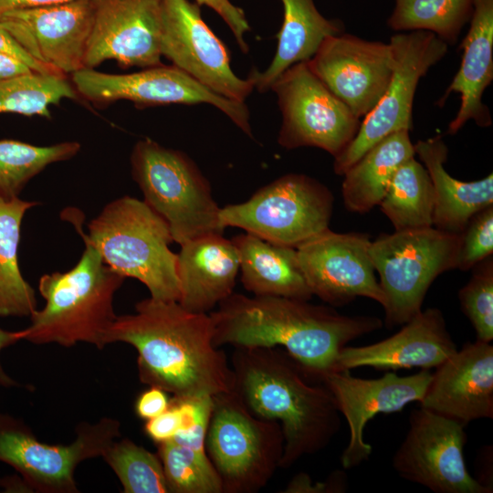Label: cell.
<instances>
[{
  "label": "cell",
  "mask_w": 493,
  "mask_h": 493,
  "mask_svg": "<svg viewBox=\"0 0 493 493\" xmlns=\"http://www.w3.org/2000/svg\"><path fill=\"white\" fill-rule=\"evenodd\" d=\"M21 341L20 330L11 331L0 328V358L4 349L16 344ZM20 383L12 378L4 369L0 360V387L14 388L19 387Z\"/></svg>",
  "instance_id": "obj_43"
},
{
  "label": "cell",
  "mask_w": 493,
  "mask_h": 493,
  "mask_svg": "<svg viewBox=\"0 0 493 493\" xmlns=\"http://www.w3.org/2000/svg\"><path fill=\"white\" fill-rule=\"evenodd\" d=\"M460 234L435 226L382 234L370 256L385 297L384 322L404 325L422 310L428 288L442 273L456 268Z\"/></svg>",
  "instance_id": "obj_8"
},
{
  "label": "cell",
  "mask_w": 493,
  "mask_h": 493,
  "mask_svg": "<svg viewBox=\"0 0 493 493\" xmlns=\"http://www.w3.org/2000/svg\"><path fill=\"white\" fill-rule=\"evenodd\" d=\"M212 408L213 396L199 397L192 423L171 440L157 444L169 493H223L205 449Z\"/></svg>",
  "instance_id": "obj_26"
},
{
  "label": "cell",
  "mask_w": 493,
  "mask_h": 493,
  "mask_svg": "<svg viewBox=\"0 0 493 493\" xmlns=\"http://www.w3.org/2000/svg\"><path fill=\"white\" fill-rule=\"evenodd\" d=\"M103 460L118 477L124 493H169L161 459L129 438L115 440Z\"/></svg>",
  "instance_id": "obj_35"
},
{
  "label": "cell",
  "mask_w": 493,
  "mask_h": 493,
  "mask_svg": "<svg viewBox=\"0 0 493 493\" xmlns=\"http://www.w3.org/2000/svg\"><path fill=\"white\" fill-rule=\"evenodd\" d=\"M162 56L213 92L245 102L252 80L237 77L225 44L206 25L200 5L189 0H163Z\"/></svg>",
  "instance_id": "obj_15"
},
{
  "label": "cell",
  "mask_w": 493,
  "mask_h": 493,
  "mask_svg": "<svg viewBox=\"0 0 493 493\" xmlns=\"http://www.w3.org/2000/svg\"><path fill=\"white\" fill-rule=\"evenodd\" d=\"M79 96L96 104L130 100L136 107L207 103L223 111L246 134L252 136L245 102L226 99L173 66H154L129 74H109L84 68L74 72Z\"/></svg>",
  "instance_id": "obj_14"
},
{
  "label": "cell",
  "mask_w": 493,
  "mask_h": 493,
  "mask_svg": "<svg viewBox=\"0 0 493 493\" xmlns=\"http://www.w3.org/2000/svg\"><path fill=\"white\" fill-rule=\"evenodd\" d=\"M456 268L467 271L493 253V205L475 214L460 233Z\"/></svg>",
  "instance_id": "obj_37"
},
{
  "label": "cell",
  "mask_w": 493,
  "mask_h": 493,
  "mask_svg": "<svg viewBox=\"0 0 493 493\" xmlns=\"http://www.w3.org/2000/svg\"><path fill=\"white\" fill-rule=\"evenodd\" d=\"M121 435V423L105 416L78 424L72 443L49 445L38 440L22 419L0 412V461L11 466L33 492L78 493L74 476L79 464L102 456Z\"/></svg>",
  "instance_id": "obj_10"
},
{
  "label": "cell",
  "mask_w": 493,
  "mask_h": 493,
  "mask_svg": "<svg viewBox=\"0 0 493 493\" xmlns=\"http://www.w3.org/2000/svg\"><path fill=\"white\" fill-rule=\"evenodd\" d=\"M330 190L303 173H287L259 188L245 202L220 208L219 220L269 243L297 248L329 228Z\"/></svg>",
  "instance_id": "obj_9"
},
{
  "label": "cell",
  "mask_w": 493,
  "mask_h": 493,
  "mask_svg": "<svg viewBox=\"0 0 493 493\" xmlns=\"http://www.w3.org/2000/svg\"><path fill=\"white\" fill-rule=\"evenodd\" d=\"M379 206L394 231L433 226L434 188L427 170L415 156L396 170Z\"/></svg>",
  "instance_id": "obj_31"
},
{
  "label": "cell",
  "mask_w": 493,
  "mask_h": 493,
  "mask_svg": "<svg viewBox=\"0 0 493 493\" xmlns=\"http://www.w3.org/2000/svg\"><path fill=\"white\" fill-rule=\"evenodd\" d=\"M460 48L463 51L460 67L436 102L442 107L451 93L460 96L459 109L447 129L451 135L469 121L481 128L492 124L483 94L493 79V0H474L469 28Z\"/></svg>",
  "instance_id": "obj_23"
},
{
  "label": "cell",
  "mask_w": 493,
  "mask_h": 493,
  "mask_svg": "<svg viewBox=\"0 0 493 493\" xmlns=\"http://www.w3.org/2000/svg\"><path fill=\"white\" fill-rule=\"evenodd\" d=\"M195 3L206 5L218 14L230 28L239 48L242 52L247 53L248 46L244 35L250 30V26L242 8L235 5L230 0H195Z\"/></svg>",
  "instance_id": "obj_39"
},
{
  "label": "cell",
  "mask_w": 493,
  "mask_h": 493,
  "mask_svg": "<svg viewBox=\"0 0 493 493\" xmlns=\"http://www.w3.org/2000/svg\"><path fill=\"white\" fill-rule=\"evenodd\" d=\"M469 281L458 291L461 309L470 320L477 340H493V259L476 265Z\"/></svg>",
  "instance_id": "obj_36"
},
{
  "label": "cell",
  "mask_w": 493,
  "mask_h": 493,
  "mask_svg": "<svg viewBox=\"0 0 493 493\" xmlns=\"http://www.w3.org/2000/svg\"><path fill=\"white\" fill-rule=\"evenodd\" d=\"M131 174L144 202L168 225L180 246L210 234H223L220 208L210 183L184 152L150 139L131 154Z\"/></svg>",
  "instance_id": "obj_6"
},
{
  "label": "cell",
  "mask_w": 493,
  "mask_h": 493,
  "mask_svg": "<svg viewBox=\"0 0 493 493\" xmlns=\"http://www.w3.org/2000/svg\"><path fill=\"white\" fill-rule=\"evenodd\" d=\"M231 240L238 253L241 281L247 291L255 296L312 298L296 248L269 243L247 232Z\"/></svg>",
  "instance_id": "obj_28"
},
{
  "label": "cell",
  "mask_w": 493,
  "mask_h": 493,
  "mask_svg": "<svg viewBox=\"0 0 493 493\" xmlns=\"http://www.w3.org/2000/svg\"><path fill=\"white\" fill-rule=\"evenodd\" d=\"M37 202L0 197V317H30L37 309L34 288L18 264L21 224Z\"/></svg>",
  "instance_id": "obj_30"
},
{
  "label": "cell",
  "mask_w": 493,
  "mask_h": 493,
  "mask_svg": "<svg viewBox=\"0 0 493 493\" xmlns=\"http://www.w3.org/2000/svg\"><path fill=\"white\" fill-rule=\"evenodd\" d=\"M283 21L277 35L278 46L267 68L253 69L248 78L254 88L265 92L289 67L309 61L329 37L344 32L339 19H329L318 10L314 0H280Z\"/></svg>",
  "instance_id": "obj_27"
},
{
  "label": "cell",
  "mask_w": 493,
  "mask_h": 493,
  "mask_svg": "<svg viewBox=\"0 0 493 493\" xmlns=\"http://www.w3.org/2000/svg\"><path fill=\"white\" fill-rule=\"evenodd\" d=\"M389 43L393 55L390 83L376 106L361 121L355 137L334 157L333 170L338 175L388 135L413 129V103L418 83L448 50L446 42L424 30L396 33Z\"/></svg>",
  "instance_id": "obj_11"
},
{
  "label": "cell",
  "mask_w": 493,
  "mask_h": 493,
  "mask_svg": "<svg viewBox=\"0 0 493 493\" xmlns=\"http://www.w3.org/2000/svg\"><path fill=\"white\" fill-rule=\"evenodd\" d=\"M270 89L282 115L278 142L283 148L316 147L335 157L355 137L361 119L328 89L308 61L286 69Z\"/></svg>",
  "instance_id": "obj_12"
},
{
  "label": "cell",
  "mask_w": 493,
  "mask_h": 493,
  "mask_svg": "<svg viewBox=\"0 0 493 493\" xmlns=\"http://www.w3.org/2000/svg\"><path fill=\"white\" fill-rule=\"evenodd\" d=\"M476 340L466 342L435 368L421 407L464 426L493 418V346Z\"/></svg>",
  "instance_id": "obj_21"
},
{
  "label": "cell",
  "mask_w": 493,
  "mask_h": 493,
  "mask_svg": "<svg viewBox=\"0 0 493 493\" xmlns=\"http://www.w3.org/2000/svg\"><path fill=\"white\" fill-rule=\"evenodd\" d=\"M78 98L66 76L32 71L0 80V113L50 118L51 105Z\"/></svg>",
  "instance_id": "obj_34"
},
{
  "label": "cell",
  "mask_w": 493,
  "mask_h": 493,
  "mask_svg": "<svg viewBox=\"0 0 493 493\" xmlns=\"http://www.w3.org/2000/svg\"><path fill=\"white\" fill-rule=\"evenodd\" d=\"M238 271L236 247L223 234L182 245L176 259L178 302L190 311L208 313L233 293Z\"/></svg>",
  "instance_id": "obj_24"
},
{
  "label": "cell",
  "mask_w": 493,
  "mask_h": 493,
  "mask_svg": "<svg viewBox=\"0 0 493 493\" xmlns=\"http://www.w3.org/2000/svg\"><path fill=\"white\" fill-rule=\"evenodd\" d=\"M79 150L78 142L37 146L16 140H0V197H19L33 177L54 163L71 159Z\"/></svg>",
  "instance_id": "obj_33"
},
{
  "label": "cell",
  "mask_w": 493,
  "mask_h": 493,
  "mask_svg": "<svg viewBox=\"0 0 493 493\" xmlns=\"http://www.w3.org/2000/svg\"><path fill=\"white\" fill-rule=\"evenodd\" d=\"M456 350L442 311L429 308L422 309L389 338L369 345L343 347L332 371L359 367L430 370Z\"/></svg>",
  "instance_id": "obj_22"
},
{
  "label": "cell",
  "mask_w": 493,
  "mask_h": 493,
  "mask_svg": "<svg viewBox=\"0 0 493 493\" xmlns=\"http://www.w3.org/2000/svg\"><path fill=\"white\" fill-rule=\"evenodd\" d=\"M431 377L430 370L407 376L390 372L374 379L352 376L348 370L329 371L318 376L331 392L349 427V441L341 455L344 469L360 466L372 455V447L364 439L367 423L377 414L400 412L411 403H420Z\"/></svg>",
  "instance_id": "obj_17"
},
{
  "label": "cell",
  "mask_w": 493,
  "mask_h": 493,
  "mask_svg": "<svg viewBox=\"0 0 493 493\" xmlns=\"http://www.w3.org/2000/svg\"><path fill=\"white\" fill-rule=\"evenodd\" d=\"M93 25L84 65L113 59L124 68L161 64L163 0H92Z\"/></svg>",
  "instance_id": "obj_20"
},
{
  "label": "cell",
  "mask_w": 493,
  "mask_h": 493,
  "mask_svg": "<svg viewBox=\"0 0 493 493\" xmlns=\"http://www.w3.org/2000/svg\"><path fill=\"white\" fill-rule=\"evenodd\" d=\"M167 393L164 390L155 386H150L149 389L142 392L137 397L134 404L138 417L147 421L166 411L171 404Z\"/></svg>",
  "instance_id": "obj_41"
},
{
  "label": "cell",
  "mask_w": 493,
  "mask_h": 493,
  "mask_svg": "<svg viewBox=\"0 0 493 493\" xmlns=\"http://www.w3.org/2000/svg\"><path fill=\"white\" fill-rule=\"evenodd\" d=\"M93 16L92 0H73L5 13L0 26L32 58L67 76L85 68Z\"/></svg>",
  "instance_id": "obj_19"
},
{
  "label": "cell",
  "mask_w": 493,
  "mask_h": 493,
  "mask_svg": "<svg viewBox=\"0 0 493 493\" xmlns=\"http://www.w3.org/2000/svg\"><path fill=\"white\" fill-rule=\"evenodd\" d=\"M209 313H196L178 301L152 297L133 314L117 316L107 345L124 342L137 351L140 381L178 398L215 396L234 389L226 353L213 342Z\"/></svg>",
  "instance_id": "obj_1"
},
{
  "label": "cell",
  "mask_w": 493,
  "mask_h": 493,
  "mask_svg": "<svg viewBox=\"0 0 493 493\" xmlns=\"http://www.w3.org/2000/svg\"><path fill=\"white\" fill-rule=\"evenodd\" d=\"M371 240L363 233H338L329 228L300 246L297 255L312 295L333 307L358 297L383 307L385 297L370 256Z\"/></svg>",
  "instance_id": "obj_16"
},
{
  "label": "cell",
  "mask_w": 493,
  "mask_h": 493,
  "mask_svg": "<svg viewBox=\"0 0 493 493\" xmlns=\"http://www.w3.org/2000/svg\"><path fill=\"white\" fill-rule=\"evenodd\" d=\"M465 427L424 407L413 410L405 436L393 456V469L402 478L435 493H491L467 470Z\"/></svg>",
  "instance_id": "obj_13"
},
{
  "label": "cell",
  "mask_w": 493,
  "mask_h": 493,
  "mask_svg": "<svg viewBox=\"0 0 493 493\" xmlns=\"http://www.w3.org/2000/svg\"><path fill=\"white\" fill-rule=\"evenodd\" d=\"M88 228V235L78 230L109 267L125 278L138 279L153 299L178 301L177 254L170 249V228L144 201L129 195L117 198Z\"/></svg>",
  "instance_id": "obj_5"
},
{
  "label": "cell",
  "mask_w": 493,
  "mask_h": 493,
  "mask_svg": "<svg viewBox=\"0 0 493 493\" xmlns=\"http://www.w3.org/2000/svg\"><path fill=\"white\" fill-rule=\"evenodd\" d=\"M186 420L181 404L173 397L169 408L146 421L145 434L156 444L173 438L185 427Z\"/></svg>",
  "instance_id": "obj_38"
},
{
  "label": "cell",
  "mask_w": 493,
  "mask_h": 493,
  "mask_svg": "<svg viewBox=\"0 0 493 493\" xmlns=\"http://www.w3.org/2000/svg\"><path fill=\"white\" fill-rule=\"evenodd\" d=\"M69 1L73 0H0V16L15 10L41 7Z\"/></svg>",
  "instance_id": "obj_45"
},
{
  "label": "cell",
  "mask_w": 493,
  "mask_h": 493,
  "mask_svg": "<svg viewBox=\"0 0 493 493\" xmlns=\"http://www.w3.org/2000/svg\"><path fill=\"white\" fill-rule=\"evenodd\" d=\"M33 70L19 58L0 52V80L32 72Z\"/></svg>",
  "instance_id": "obj_44"
},
{
  "label": "cell",
  "mask_w": 493,
  "mask_h": 493,
  "mask_svg": "<svg viewBox=\"0 0 493 493\" xmlns=\"http://www.w3.org/2000/svg\"><path fill=\"white\" fill-rule=\"evenodd\" d=\"M0 488L4 492H33L18 473L0 477Z\"/></svg>",
  "instance_id": "obj_46"
},
{
  "label": "cell",
  "mask_w": 493,
  "mask_h": 493,
  "mask_svg": "<svg viewBox=\"0 0 493 493\" xmlns=\"http://www.w3.org/2000/svg\"><path fill=\"white\" fill-rule=\"evenodd\" d=\"M233 391L256 416L277 421L284 436L280 468L325 449L341 425L329 388L280 347L235 348Z\"/></svg>",
  "instance_id": "obj_3"
},
{
  "label": "cell",
  "mask_w": 493,
  "mask_h": 493,
  "mask_svg": "<svg viewBox=\"0 0 493 493\" xmlns=\"http://www.w3.org/2000/svg\"><path fill=\"white\" fill-rule=\"evenodd\" d=\"M414 154L427 170L435 194L433 226L460 234L477 212L493 205V174L472 182L451 176L444 164L448 148L440 135L414 144Z\"/></svg>",
  "instance_id": "obj_25"
},
{
  "label": "cell",
  "mask_w": 493,
  "mask_h": 493,
  "mask_svg": "<svg viewBox=\"0 0 493 493\" xmlns=\"http://www.w3.org/2000/svg\"><path fill=\"white\" fill-rule=\"evenodd\" d=\"M209 313L215 346L282 347L314 377L332 371L341 350L383 327L373 316H347L329 306L281 296L232 293Z\"/></svg>",
  "instance_id": "obj_2"
},
{
  "label": "cell",
  "mask_w": 493,
  "mask_h": 493,
  "mask_svg": "<svg viewBox=\"0 0 493 493\" xmlns=\"http://www.w3.org/2000/svg\"><path fill=\"white\" fill-rule=\"evenodd\" d=\"M84 243L85 249L70 270L39 278L38 290L46 303L20 330L21 341L64 347L87 342L100 350L107 345L117 318L114 296L125 278L109 267L89 242Z\"/></svg>",
  "instance_id": "obj_4"
},
{
  "label": "cell",
  "mask_w": 493,
  "mask_h": 493,
  "mask_svg": "<svg viewBox=\"0 0 493 493\" xmlns=\"http://www.w3.org/2000/svg\"><path fill=\"white\" fill-rule=\"evenodd\" d=\"M409 132L388 135L342 174L341 194L348 211L364 214L379 205L396 170L415 156Z\"/></svg>",
  "instance_id": "obj_29"
},
{
  "label": "cell",
  "mask_w": 493,
  "mask_h": 493,
  "mask_svg": "<svg viewBox=\"0 0 493 493\" xmlns=\"http://www.w3.org/2000/svg\"><path fill=\"white\" fill-rule=\"evenodd\" d=\"M312 72L359 119L384 94L393 70L390 43L345 32L327 37L308 61Z\"/></svg>",
  "instance_id": "obj_18"
},
{
  "label": "cell",
  "mask_w": 493,
  "mask_h": 493,
  "mask_svg": "<svg viewBox=\"0 0 493 493\" xmlns=\"http://www.w3.org/2000/svg\"><path fill=\"white\" fill-rule=\"evenodd\" d=\"M0 52L7 53L19 58L35 72L64 76L32 58L15 40V38L1 26Z\"/></svg>",
  "instance_id": "obj_42"
},
{
  "label": "cell",
  "mask_w": 493,
  "mask_h": 493,
  "mask_svg": "<svg viewBox=\"0 0 493 493\" xmlns=\"http://www.w3.org/2000/svg\"><path fill=\"white\" fill-rule=\"evenodd\" d=\"M205 449L223 493H256L280 468L284 436L277 421L256 416L231 391L213 396Z\"/></svg>",
  "instance_id": "obj_7"
},
{
  "label": "cell",
  "mask_w": 493,
  "mask_h": 493,
  "mask_svg": "<svg viewBox=\"0 0 493 493\" xmlns=\"http://www.w3.org/2000/svg\"><path fill=\"white\" fill-rule=\"evenodd\" d=\"M474 0H394L387 26L396 32L424 30L455 44L469 23Z\"/></svg>",
  "instance_id": "obj_32"
},
{
  "label": "cell",
  "mask_w": 493,
  "mask_h": 493,
  "mask_svg": "<svg viewBox=\"0 0 493 493\" xmlns=\"http://www.w3.org/2000/svg\"><path fill=\"white\" fill-rule=\"evenodd\" d=\"M347 486L345 473L340 470L330 474L326 481L312 482L305 473L297 474L282 491L284 493L343 492Z\"/></svg>",
  "instance_id": "obj_40"
}]
</instances>
